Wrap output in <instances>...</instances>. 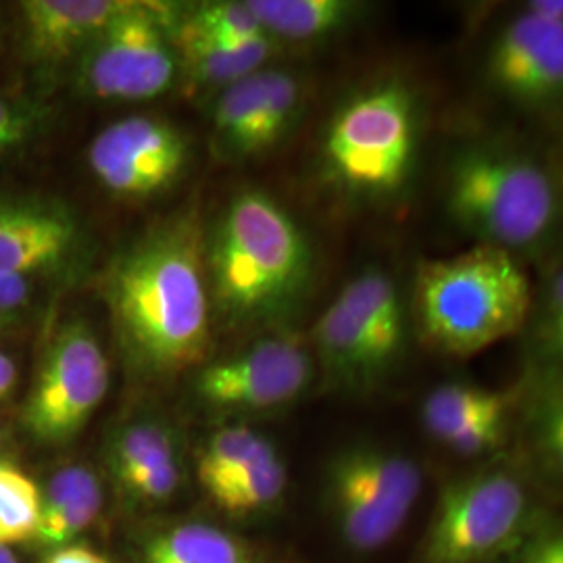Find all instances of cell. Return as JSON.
Returning <instances> with one entry per match:
<instances>
[{"mask_svg": "<svg viewBox=\"0 0 563 563\" xmlns=\"http://www.w3.org/2000/svg\"><path fill=\"white\" fill-rule=\"evenodd\" d=\"M532 302L522 262L497 246L476 244L416 267V328L426 344L451 357H472L522 332Z\"/></svg>", "mask_w": 563, "mask_h": 563, "instance_id": "cell-3", "label": "cell"}, {"mask_svg": "<svg viewBox=\"0 0 563 563\" xmlns=\"http://www.w3.org/2000/svg\"><path fill=\"white\" fill-rule=\"evenodd\" d=\"M325 478L349 484L405 514L413 509L423 484L418 463L402 453L378 446L342 451L328 465Z\"/></svg>", "mask_w": 563, "mask_h": 563, "instance_id": "cell-16", "label": "cell"}, {"mask_svg": "<svg viewBox=\"0 0 563 563\" xmlns=\"http://www.w3.org/2000/svg\"><path fill=\"white\" fill-rule=\"evenodd\" d=\"M486 78L507 101L526 109H551L562 101L563 23L523 9L488 46Z\"/></svg>", "mask_w": 563, "mask_h": 563, "instance_id": "cell-11", "label": "cell"}, {"mask_svg": "<svg viewBox=\"0 0 563 563\" xmlns=\"http://www.w3.org/2000/svg\"><path fill=\"white\" fill-rule=\"evenodd\" d=\"M522 563H563V543L560 537L551 534L534 544Z\"/></svg>", "mask_w": 563, "mask_h": 563, "instance_id": "cell-33", "label": "cell"}, {"mask_svg": "<svg viewBox=\"0 0 563 563\" xmlns=\"http://www.w3.org/2000/svg\"><path fill=\"white\" fill-rule=\"evenodd\" d=\"M192 144L169 121L132 115L113 121L88 148V165L102 188L125 201L151 199L180 180Z\"/></svg>", "mask_w": 563, "mask_h": 563, "instance_id": "cell-10", "label": "cell"}, {"mask_svg": "<svg viewBox=\"0 0 563 563\" xmlns=\"http://www.w3.org/2000/svg\"><path fill=\"white\" fill-rule=\"evenodd\" d=\"M46 563H109L102 555L86 547H60Z\"/></svg>", "mask_w": 563, "mask_h": 563, "instance_id": "cell-34", "label": "cell"}, {"mask_svg": "<svg viewBox=\"0 0 563 563\" xmlns=\"http://www.w3.org/2000/svg\"><path fill=\"white\" fill-rule=\"evenodd\" d=\"M107 463L121 493L134 504H165L180 486L174 432L157 420L121 426L107 449Z\"/></svg>", "mask_w": 563, "mask_h": 563, "instance_id": "cell-13", "label": "cell"}, {"mask_svg": "<svg viewBox=\"0 0 563 563\" xmlns=\"http://www.w3.org/2000/svg\"><path fill=\"white\" fill-rule=\"evenodd\" d=\"M81 244L80 223L59 202L0 197V274H36L69 262Z\"/></svg>", "mask_w": 563, "mask_h": 563, "instance_id": "cell-12", "label": "cell"}, {"mask_svg": "<svg viewBox=\"0 0 563 563\" xmlns=\"http://www.w3.org/2000/svg\"><path fill=\"white\" fill-rule=\"evenodd\" d=\"M420 107L402 80H378L349 95L325 123L322 178L351 202L399 199L413 178Z\"/></svg>", "mask_w": 563, "mask_h": 563, "instance_id": "cell-5", "label": "cell"}, {"mask_svg": "<svg viewBox=\"0 0 563 563\" xmlns=\"http://www.w3.org/2000/svg\"><path fill=\"white\" fill-rule=\"evenodd\" d=\"M78 57L81 90L101 101L157 99L180 74L167 9L153 2H130Z\"/></svg>", "mask_w": 563, "mask_h": 563, "instance_id": "cell-6", "label": "cell"}, {"mask_svg": "<svg viewBox=\"0 0 563 563\" xmlns=\"http://www.w3.org/2000/svg\"><path fill=\"white\" fill-rule=\"evenodd\" d=\"M286 481L284 460L276 444L269 441L251 462L244 463L232 478H228L211 499L230 516H246L280 501Z\"/></svg>", "mask_w": 563, "mask_h": 563, "instance_id": "cell-24", "label": "cell"}, {"mask_svg": "<svg viewBox=\"0 0 563 563\" xmlns=\"http://www.w3.org/2000/svg\"><path fill=\"white\" fill-rule=\"evenodd\" d=\"M102 509L99 476L86 465L59 470L42 493L41 522L32 543L60 549L97 522Z\"/></svg>", "mask_w": 563, "mask_h": 563, "instance_id": "cell-17", "label": "cell"}, {"mask_svg": "<svg viewBox=\"0 0 563 563\" xmlns=\"http://www.w3.org/2000/svg\"><path fill=\"white\" fill-rule=\"evenodd\" d=\"M244 4L278 44L325 41L363 13V4L351 0H244Z\"/></svg>", "mask_w": 563, "mask_h": 563, "instance_id": "cell-20", "label": "cell"}, {"mask_svg": "<svg viewBox=\"0 0 563 563\" xmlns=\"http://www.w3.org/2000/svg\"><path fill=\"white\" fill-rule=\"evenodd\" d=\"M15 380H18V367H15V363H13V360H11L7 353L0 351V401H2L4 397H9V393H11L13 386H15Z\"/></svg>", "mask_w": 563, "mask_h": 563, "instance_id": "cell-35", "label": "cell"}, {"mask_svg": "<svg viewBox=\"0 0 563 563\" xmlns=\"http://www.w3.org/2000/svg\"><path fill=\"white\" fill-rule=\"evenodd\" d=\"M0 446H2V434H0Z\"/></svg>", "mask_w": 563, "mask_h": 563, "instance_id": "cell-37", "label": "cell"}, {"mask_svg": "<svg viewBox=\"0 0 563 563\" xmlns=\"http://www.w3.org/2000/svg\"><path fill=\"white\" fill-rule=\"evenodd\" d=\"M509 395L474 384L451 383L434 388L422 407L426 430L443 443L446 437L470 423L509 413Z\"/></svg>", "mask_w": 563, "mask_h": 563, "instance_id": "cell-23", "label": "cell"}, {"mask_svg": "<svg viewBox=\"0 0 563 563\" xmlns=\"http://www.w3.org/2000/svg\"><path fill=\"white\" fill-rule=\"evenodd\" d=\"M41 507L36 483L18 467L0 463V547L34 541Z\"/></svg>", "mask_w": 563, "mask_h": 563, "instance_id": "cell-27", "label": "cell"}, {"mask_svg": "<svg viewBox=\"0 0 563 563\" xmlns=\"http://www.w3.org/2000/svg\"><path fill=\"white\" fill-rule=\"evenodd\" d=\"M0 563H21L9 547H0Z\"/></svg>", "mask_w": 563, "mask_h": 563, "instance_id": "cell-36", "label": "cell"}, {"mask_svg": "<svg viewBox=\"0 0 563 563\" xmlns=\"http://www.w3.org/2000/svg\"><path fill=\"white\" fill-rule=\"evenodd\" d=\"M313 380V353L290 328L257 334L222 360L202 363L195 393L222 413H267L297 401Z\"/></svg>", "mask_w": 563, "mask_h": 563, "instance_id": "cell-8", "label": "cell"}, {"mask_svg": "<svg viewBox=\"0 0 563 563\" xmlns=\"http://www.w3.org/2000/svg\"><path fill=\"white\" fill-rule=\"evenodd\" d=\"M172 21L197 36L222 44H251L269 38L244 0L201 2Z\"/></svg>", "mask_w": 563, "mask_h": 563, "instance_id": "cell-26", "label": "cell"}, {"mask_svg": "<svg viewBox=\"0 0 563 563\" xmlns=\"http://www.w3.org/2000/svg\"><path fill=\"white\" fill-rule=\"evenodd\" d=\"M339 297L360 323L386 374L401 357L407 334V311L399 284L386 269L365 267L342 286Z\"/></svg>", "mask_w": 563, "mask_h": 563, "instance_id": "cell-15", "label": "cell"}, {"mask_svg": "<svg viewBox=\"0 0 563 563\" xmlns=\"http://www.w3.org/2000/svg\"><path fill=\"white\" fill-rule=\"evenodd\" d=\"M32 297L27 274H0V330L15 322Z\"/></svg>", "mask_w": 563, "mask_h": 563, "instance_id": "cell-32", "label": "cell"}, {"mask_svg": "<svg viewBox=\"0 0 563 563\" xmlns=\"http://www.w3.org/2000/svg\"><path fill=\"white\" fill-rule=\"evenodd\" d=\"M169 36L178 53L180 71L205 88H218L242 80L265 67L278 51V42H251V44H222L197 36L172 21V9H167Z\"/></svg>", "mask_w": 563, "mask_h": 563, "instance_id": "cell-19", "label": "cell"}, {"mask_svg": "<svg viewBox=\"0 0 563 563\" xmlns=\"http://www.w3.org/2000/svg\"><path fill=\"white\" fill-rule=\"evenodd\" d=\"M444 207L478 244L539 253L562 216L560 184L537 155L505 142H472L446 167Z\"/></svg>", "mask_w": 563, "mask_h": 563, "instance_id": "cell-4", "label": "cell"}, {"mask_svg": "<svg viewBox=\"0 0 563 563\" xmlns=\"http://www.w3.org/2000/svg\"><path fill=\"white\" fill-rule=\"evenodd\" d=\"M267 67L222 88L211 107V144L220 162H249V144L262 111Z\"/></svg>", "mask_w": 563, "mask_h": 563, "instance_id": "cell-21", "label": "cell"}, {"mask_svg": "<svg viewBox=\"0 0 563 563\" xmlns=\"http://www.w3.org/2000/svg\"><path fill=\"white\" fill-rule=\"evenodd\" d=\"M526 514V488L505 470L446 484L423 539V563L486 562L518 537Z\"/></svg>", "mask_w": 563, "mask_h": 563, "instance_id": "cell-7", "label": "cell"}, {"mask_svg": "<svg viewBox=\"0 0 563 563\" xmlns=\"http://www.w3.org/2000/svg\"><path fill=\"white\" fill-rule=\"evenodd\" d=\"M144 563H253L241 539L211 523H180L144 544Z\"/></svg>", "mask_w": 563, "mask_h": 563, "instance_id": "cell-22", "label": "cell"}, {"mask_svg": "<svg viewBox=\"0 0 563 563\" xmlns=\"http://www.w3.org/2000/svg\"><path fill=\"white\" fill-rule=\"evenodd\" d=\"M562 269L558 265V267H551V272L547 274L543 292H541V311H539V328L551 349H555V344L558 346L562 344Z\"/></svg>", "mask_w": 563, "mask_h": 563, "instance_id": "cell-31", "label": "cell"}, {"mask_svg": "<svg viewBox=\"0 0 563 563\" xmlns=\"http://www.w3.org/2000/svg\"><path fill=\"white\" fill-rule=\"evenodd\" d=\"M505 420H507V416L486 418L481 422L470 423L462 430L453 432L451 437H446L441 444L449 446L451 451H455L460 455H478L488 449H495L504 441Z\"/></svg>", "mask_w": 563, "mask_h": 563, "instance_id": "cell-30", "label": "cell"}, {"mask_svg": "<svg viewBox=\"0 0 563 563\" xmlns=\"http://www.w3.org/2000/svg\"><path fill=\"white\" fill-rule=\"evenodd\" d=\"M309 341L311 353H316L332 383L360 388L372 386L384 376L360 323L341 297L330 302L313 323Z\"/></svg>", "mask_w": 563, "mask_h": 563, "instance_id": "cell-18", "label": "cell"}, {"mask_svg": "<svg viewBox=\"0 0 563 563\" xmlns=\"http://www.w3.org/2000/svg\"><path fill=\"white\" fill-rule=\"evenodd\" d=\"M44 113L32 102L0 95V151L15 148L41 130Z\"/></svg>", "mask_w": 563, "mask_h": 563, "instance_id": "cell-29", "label": "cell"}, {"mask_svg": "<svg viewBox=\"0 0 563 563\" xmlns=\"http://www.w3.org/2000/svg\"><path fill=\"white\" fill-rule=\"evenodd\" d=\"M109 380V360L92 328L81 320L63 323L23 407L27 432L42 443H69L107 397Z\"/></svg>", "mask_w": 563, "mask_h": 563, "instance_id": "cell-9", "label": "cell"}, {"mask_svg": "<svg viewBox=\"0 0 563 563\" xmlns=\"http://www.w3.org/2000/svg\"><path fill=\"white\" fill-rule=\"evenodd\" d=\"M205 269L213 325L263 334L299 316L316 255L286 207L262 188H241L205 230Z\"/></svg>", "mask_w": 563, "mask_h": 563, "instance_id": "cell-2", "label": "cell"}, {"mask_svg": "<svg viewBox=\"0 0 563 563\" xmlns=\"http://www.w3.org/2000/svg\"><path fill=\"white\" fill-rule=\"evenodd\" d=\"M305 101L307 88L297 71L267 67V86L249 144V162L276 148L295 130L305 111Z\"/></svg>", "mask_w": 563, "mask_h": 563, "instance_id": "cell-25", "label": "cell"}, {"mask_svg": "<svg viewBox=\"0 0 563 563\" xmlns=\"http://www.w3.org/2000/svg\"><path fill=\"white\" fill-rule=\"evenodd\" d=\"M121 355L142 378L201 367L213 344L205 225L195 211L165 218L111 260L101 286Z\"/></svg>", "mask_w": 563, "mask_h": 563, "instance_id": "cell-1", "label": "cell"}, {"mask_svg": "<svg viewBox=\"0 0 563 563\" xmlns=\"http://www.w3.org/2000/svg\"><path fill=\"white\" fill-rule=\"evenodd\" d=\"M128 0H27L21 2L25 42L34 57L59 60L80 55Z\"/></svg>", "mask_w": 563, "mask_h": 563, "instance_id": "cell-14", "label": "cell"}, {"mask_svg": "<svg viewBox=\"0 0 563 563\" xmlns=\"http://www.w3.org/2000/svg\"><path fill=\"white\" fill-rule=\"evenodd\" d=\"M269 439L246 426H228L211 434L205 444L197 474L199 483L211 497L228 478H232L244 463L251 462Z\"/></svg>", "mask_w": 563, "mask_h": 563, "instance_id": "cell-28", "label": "cell"}]
</instances>
